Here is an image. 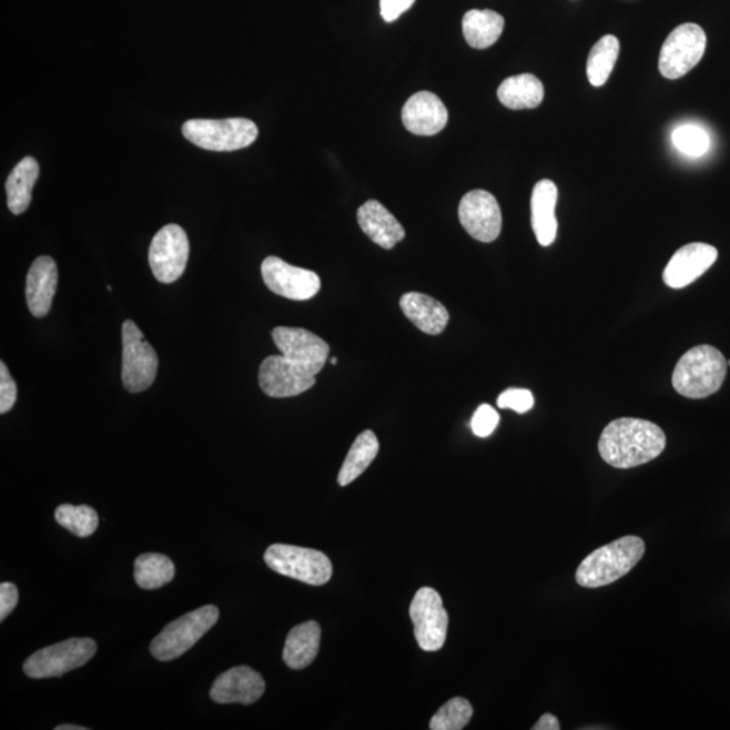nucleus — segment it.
Returning a JSON list of instances; mask_svg holds the SVG:
<instances>
[{"mask_svg":"<svg viewBox=\"0 0 730 730\" xmlns=\"http://www.w3.org/2000/svg\"><path fill=\"white\" fill-rule=\"evenodd\" d=\"M666 444V433L651 420L618 418L604 429L598 449L609 466L628 469L655 460Z\"/></svg>","mask_w":730,"mask_h":730,"instance_id":"nucleus-1","label":"nucleus"},{"mask_svg":"<svg viewBox=\"0 0 730 730\" xmlns=\"http://www.w3.org/2000/svg\"><path fill=\"white\" fill-rule=\"evenodd\" d=\"M646 554V543L637 536H625L594 550L580 562L577 581L586 589L615 584L637 566Z\"/></svg>","mask_w":730,"mask_h":730,"instance_id":"nucleus-2","label":"nucleus"},{"mask_svg":"<svg viewBox=\"0 0 730 730\" xmlns=\"http://www.w3.org/2000/svg\"><path fill=\"white\" fill-rule=\"evenodd\" d=\"M728 363L711 345H698L680 357L672 374V386L680 395L703 399L716 394L726 382Z\"/></svg>","mask_w":730,"mask_h":730,"instance_id":"nucleus-3","label":"nucleus"},{"mask_svg":"<svg viewBox=\"0 0 730 730\" xmlns=\"http://www.w3.org/2000/svg\"><path fill=\"white\" fill-rule=\"evenodd\" d=\"M220 618V610L213 605L187 612L166 625L162 633L154 637L151 653L160 661H171L193 648Z\"/></svg>","mask_w":730,"mask_h":730,"instance_id":"nucleus-4","label":"nucleus"},{"mask_svg":"<svg viewBox=\"0 0 730 730\" xmlns=\"http://www.w3.org/2000/svg\"><path fill=\"white\" fill-rule=\"evenodd\" d=\"M185 139L202 150L233 152L244 150L257 140L255 122L246 119L190 120L184 123Z\"/></svg>","mask_w":730,"mask_h":730,"instance_id":"nucleus-5","label":"nucleus"},{"mask_svg":"<svg viewBox=\"0 0 730 730\" xmlns=\"http://www.w3.org/2000/svg\"><path fill=\"white\" fill-rule=\"evenodd\" d=\"M264 560L272 571L311 586L326 585L333 575L331 559L315 549L274 544L265 550Z\"/></svg>","mask_w":730,"mask_h":730,"instance_id":"nucleus-6","label":"nucleus"},{"mask_svg":"<svg viewBox=\"0 0 730 730\" xmlns=\"http://www.w3.org/2000/svg\"><path fill=\"white\" fill-rule=\"evenodd\" d=\"M122 382L129 393H141L153 385L159 357L133 321L122 325Z\"/></svg>","mask_w":730,"mask_h":730,"instance_id":"nucleus-7","label":"nucleus"},{"mask_svg":"<svg viewBox=\"0 0 730 730\" xmlns=\"http://www.w3.org/2000/svg\"><path fill=\"white\" fill-rule=\"evenodd\" d=\"M97 642L92 639H70L59 645L42 648L23 665V672L29 678H59L77 670L94 658Z\"/></svg>","mask_w":730,"mask_h":730,"instance_id":"nucleus-8","label":"nucleus"},{"mask_svg":"<svg viewBox=\"0 0 730 730\" xmlns=\"http://www.w3.org/2000/svg\"><path fill=\"white\" fill-rule=\"evenodd\" d=\"M707 51V34L696 23L680 24L667 37L659 58V71L666 79L677 80L689 73Z\"/></svg>","mask_w":730,"mask_h":730,"instance_id":"nucleus-9","label":"nucleus"},{"mask_svg":"<svg viewBox=\"0 0 730 730\" xmlns=\"http://www.w3.org/2000/svg\"><path fill=\"white\" fill-rule=\"evenodd\" d=\"M410 617L420 649L435 652L444 647L449 618L440 594L432 587L419 589L410 605Z\"/></svg>","mask_w":730,"mask_h":730,"instance_id":"nucleus-10","label":"nucleus"},{"mask_svg":"<svg viewBox=\"0 0 730 730\" xmlns=\"http://www.w3.org/2000/svg\"><path fill=\"white\" fill-rule=\"evenodd\" d=\"M190 256V243L183 227L165 225L153 237L150 247V265L154 277L162 283H173L184 274Z\"/></svg>","mask_w":730,"mask_h":730,"instance_id":"nucleus-11","label":"nucleus"},{"mask_svg":"<svg viewBox=\"0 0 730 730\" xmlns=\"http://www.w3.org/2000/svg\"><path fill=\"white\" fill-rule=\"evenodd\" d=\"M272 338L288 362L314 376L324 369L331 354L329 344L325 339L301 327H275Z\"/></svg>","mask_w":730,"mask_h":730,"instance_id":"nucleus-12","label":"nucleus"},{"mask_svg":"<svg viewBox=\"0 0 730 730\" xmlns=\"http://www.w3.org/2000/svg\"><path fill=\"white\" fill-rule=\"evenodd\" d=\"M262 275L272 293L291 301L312 300L321 290V280L315 272L294 267L276 256L264 260Z\"/></svg>","mask_w":730,"mask_h":730,"instance_id":"nucleus-13","label":"nucleus"},{"mask_svg":"<svg viewBox=\"0 0 730 730\" xmlns=\"http://www.w3.org/2000/svg\"><path fill=\"white\" fill-rule=\"evenodd\" d=\"M459 220L469 236L493 243L503 229V213L495 196L485 190L469 191L459 204Z\"/></svg>","mask_w":730,"mask_h":730,"instance_id":"nucleus-14","label":"nucleus"},{"mask_svg":"<svg viewBox=\"0 0 730 730\" xmlns=\"http://www.w3.org/2000/svg\"><path fill=\"white\" fill-rule=\"evenodd\" d=\"M258 385L271 398H291L308 392L315 385V376L283 355H275L260 365Z\"/></svg>","mask_w":730,"mask_h":730,"instance_id":"nucleus-15","label":"nucleus"},{"mask_svg":"<svg viewBox=\"0 0 730 730\" xmlns=\"http://www.w3.org/2000/svg\"><path fill=\"white\" fill-rule=\"evenodd\" d=\"M719 251L703 243H692L680 247L668 262L663 281L668 287L680 290L690 286L717 262Z\"/></svg>","mask_w":730,"mask_h":730,"instance_id":"nucleus-16","label":"nucleus"},{"mask_svg":"<svg viewBox=\"0 0 730 730\" xmlns=\"http://www.w3.org/2000/svg\"><path fill=\"white\" fill-rule=\"evenodd\" d=\"M265 682L251 667H234L215 679L210 697L216 703L252 704L263 697Z\"/></svg>","mask_w":730,"mask_h":730,"instance_id":"nucleus-17","label":"nucleus"},{"mask_svg":"<svg viewBox=\"0 0 730 730\" xmlns=\"http://www.w3.org/2000/svg\"><path fill=\"white\" fill-rule=\"evenodd\" d=\"M402 122L416 135H435L448 123V110L442 99L429 91H419L402 109Z\"/></svg>","mask_w":730,"mask_h":730,"instance_id":"nucleus-18","label":"nucleus"},{"mask_svg":"<svg viewBox=\"0 0 730 730\" xmlns=\"http://www.w3.org/2000/svg\"><path fill=\"white\" fill-rule=\"evenodd\" d=\"M58 283L59 271L54 260L49 256L37 257L27 277L28 306L34 317H45L51 311Z\"/></svg>","mask_w":730,"mask_h":730,"instance_id":"nucleus-19","label":"nucleus"},{"mask_svg":"<svg viewBox=\"0 0 730 730\" xmlns=\"http://www.w3.org/2000/svg\"><path fill=\"white\" fill-rule=\"evenodd\" d=\"M357 222L362 231L383 250H393L406 236L404 226L377 201L365 202L357 210Z\"/></svg>","mask_w":730,"mask_h":730,"instance_id":"nucleus-20","label":"nucleus"},{"mask_svg":"<svg viewBox=\"0 0 730 730\" xmlns=\"http://www.w3.org/2000/svg\"><path fill=\"white\" fill-rule=\"evenodd\" d=\"M556 203H558V187L552 181L544 179L535 185L531 193V227L538 244L549 246L558 236V220H556Z\"/></svg>","mask_w":730,"mask_h":730,"instance_id":"nucleus-21","label":"nucleus"},{"mask_svg":"<svg viewBox=\"0 0 730 730\" xmlns=\"http://www.w3.org/2000/svg\"><path fill=\"white\" fill-rule=\"evenodd\" d=\"M402 312L420 332L437 336L449 323V313L442 302L420 293H407L399 301Z\"/></svg>","mask_w":730,"mask_h":730,"instance_id":"nucleus-22","label":"nucleus"},{"mask_svg":"<svg viewBox=\"0 0 730 730\" xmlns=\"http://www.w3.org/2000/svg\"><path fill=\"white\" fill-rule=\"evenodd\" d=\"M321 645L318 622L307 621L291 629L284 646L283 660L291 670H303L317 658Z\"/></svg>","mask_w":730,"mask_h":730,"instance_id":"nucleus-23","label":"nucleus"},{"mask_svg":"<svg viewBox=\"0 0 730 730\" xmlns=\"http://www.w3.org/2000/svg\"><path fill=\"white\" fill-rule=\"evenodd\" d=\"M40 175V165L32 156H27L12 169L6 193H8V206L10 212L20 215L27 212L32 202L33 187Z\"/></svg>","mask_w":730,"mask_h":730,"instance_id":"nucleus-24","label":"nucleus"},{"mask_svg":"<svg viewBox=\"0 0 730 730\" xmlns=\"http://www.w3.org/2000/svg\"><path fill=\"white\" fill-rule=\"evenodd\" d=\"M504 17L493 10H472L463 18L464 39L469 47L487 49L503 36Z\"/></svg>","mask_w":730,"mask_h":730,"instance_id":"nucleus-25","label":"nucleus"},{"mask_svg":"<svg viewBox=\"0 0 730 730\" xmlns=\"http://www.w3.org/2000/svg\"><path fill=\"white\" fill-rule=\"evenodd\" d=\"M498 99L507 109H535L543 102L544 85L535 75L523 73L504 80L498 89Z\"/></svg>","mask_w":730,"mask_h":730,"instance_id":"nucleus-26","label":"nucleus"},{"mask_svg":"<svg viewBox=\"0 0 730 730\" xmlns=\"http://www.w3.org/2000/svg\"><path fill=\"white\" fill-rule=\"evenodd\" d=\"M379 452V442L373 430H364L357 436L338 474V485L348 486L364 474Z\"/></svg>","mask_w":730,"mask_h":730,"instance_id":"nucleus-27","label":"nucleus"},{"mask_svg":"<svg viewBox=\"0 0 730 730\" xmlns=\"http://www.w3.org/2000/svg\"><path fill=\"white\" fill-rule=\"evenodd\" d=\"M175 577V566L169 556L144 554L134 561V579L141 589L156 590Z\"/></svg>","mask_w":730,"mask_h":730,"instance_id":"nucleus-28","label":"nucleus"},{"mask_svg":"<svg viewBox=\"0 0 730 730\" xmlns=\"http://www.w3.org/2000/svg\"><path fill=\"white\" fill-rule=\"evenodd\" d=\"M620 53V41L615 36H605L592 47L587 60V78L594 87L608 82Z\"/></svg>","mask_w":730,"mask_h":730,"instance_id":"nucleus-29","label":"nucleus"},{"mask_svg":"<svg viewBox=\"0 0 730 730\" xmlns=\"http://www.w3.org/2000/svg\"><path fill=\"white\" fill-rule=\"evenodd\" d=\"M55 521L78 537H89L95 534L99 517L92 507L87 505H60L54 513Z\"/></svg>","mask_w":730,"mask_h":730,"instance_id":"nucleus-30","label":"nucleus"},{"mask_svg":"<svg viewBox=\"0 0 730 730\" xmlns=\"http://www.w3.org/2000/svg\"><path fill=\"white\" fill-rule=\"evenodd\" d=\"M474 716L473 704L466 698L450 699L430 720L432 730H462Z\"/></svg>","mask_w":730,"mask_h":730,"instance_id":"nucleus-31","label":"nucleus"},{"mask_svg":"<svg viewBox=\"0 0 730 730\" xmlns=\"http://www.w3.org/2000/svg\"><path fill=\"white\" fill-rule=\"evenodd\" d=\"M672 142L678 151L692 158L702 156L710 145L708 133L696 125H685L673 130Z\"/></svg>","mask_w":730,"mask_h":730,"instance_id":"nucleus-32","label":"nucleus"},{"mask_svg":"<svg viewBox=\"0 0 730 730\" xmlns=\"http://www.w3.org/2000/svg\"><path fill=\"white\" fill-rule=\"evenodd\" d=\"M499 408H511L518 414H524L530 410L535 405L534 394L525 388H509L500 394L497 401Z\"/></svg>","mask_w":730,"mask_h":730,"instance_id":"nucleus-33","label":"nucleus"},{"mask_svg":"<svg viewBox=\"0 0 730 730\" xmlns=\"http://www.w3.org/2000/svg\"><path fill=\"white\" fill-rule=\"evenodd\" d=\"M499 414L490 405H480L472 419V428L475 436L488 437L497 429Z\"/></svg>","mask_w":730,"mask_h":730,"instance_id":"nucleus-34","label":"nucleus"},{"mask_svg":"<svg viewBox=\"0 0 730 730\" xmlns=\"http://www.w3.org/2000/svg\"><path fill=\"white\" fill-rule=\"evenodd\" d=\"M17 397V383L12 379L8 365L0 362V413H9L14 407Z\"/></svg>","mask_w":730,"mask_h":730,"instance_id":"nucleus-35","label":"nucleus"},{"mask_svg":"<svg viewBox=\"0 0 730 730\" xmlns=\"http://www.w3.org/2000/svg\"><path fill=\"white\" fill-rule=\"evenodd\" d=\"M416 0H381V14L386 22L397 21L398 18L412 6Z\"/></svg>","mask_w":730,"mask_h":730,"instance_id":"nucleus-36","label":"nucleus"},{"mask_svg":"<svg viewBox=\"0 0 730 730\" xmlns=\"http://www.w3.org/2000/svg\"><path fill=\"white\" fill-rule=\"evenodd\" d=\"M18 590L17 587L9 581L0 585V621H4L6 617H9L12 610L16 609L18 604Z\"/></svg>","mask_w":730,"mask_h":730,"instance_id":"nucleus-37","label":"nucleus"},{"mask_svg":"<svg viewBox=\"0 0 730 730\" xmlns=\"http://www.w3.org/2000/svg\"><path fill=\"white\" fill-rule=\"evenodd\" d=\"M560 722L554 714H544L540 720L536 722L534 730H560Z\"/></svg>","mask_w":730,"mask_h":730,"instance_id":"nucleus-38","label":"nucleus"},{"mask_svg":"<svg viewBox=\"0 0 730 730\" xmlns=\"http://www.w3.org/2000/svg\"><path fill=\"white\" fill-rule=\"evenodd\" d=\"M87 728L84 727H75V726H59L55 727V730H85Z\"/></svg>","mask_w":730,"mask_h":730,"instance_id":"nucleus-39","label":"nucleus"},{"mask_svg":"<svg viewBox=\"0 0 730 730\" xmlns=\"http://www.w3.org/2000/svg\"><path fill=\"white\" fill-rule=\"evenodd\" d=\"M331 363H332V364H337V357H332V358H331Z\"/></svg>","mask_w":730,"mask_h":730,"instance_id":"nucleus-40","label":"nucleus"},{"mask_svg":"<svg viewBox=\"0 0 730 730\" xmlns=\"http://www.w3.org/2000/svg\"><path fill=\"white\" fill-rule=\"evenodd\" d=\"M727 363H728V367H730V361H728Z\"/></svg>","mask_w":730,"mask_h":730,"instance_id":"nucleus-41","label":"nucleus"}]
</instances>
